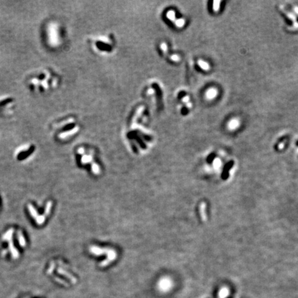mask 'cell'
Segmentation results:
<instances>
[{"label":"cell","mask_w":298,"mask_h":298,"mask_svg":"<svg viewBox=\"0 0 298 298\" xmlns=\"http://www.w3.org/2000/svg\"><path fill=\"white\" fill-rule=\"evenodd\" d=\"M173 286V282L169 278L164 277L162 278L158 283V287L160 291L163 292L168 291V290L170 289V288Z\"/></svg>","instance_id":"1"},{"label":"cell","mask_w":298,"mask_h":298,"mask_svg":"<svg viewBox=\"0 0 298 298\" xmlns=\"http://www.w3.org/2000/svg\"><path fill=\"white\" fill-rule=\"evenodd\" d=\"M239 125H240V122H239V120L237 118H234L229 122L228 128L229 130H233L237 129V128L239 126Z\"/></svg>","instance_id":"2"},{"label":"cell","mask_w":298,"mask_h":298,"mask_svg":"<svg viewBox=\"0 0 298 298\" xmlns=\"http://www.w3.org/2000/svg\"><path fill=\"white\" fill-rule=\"evenodd\" d=\"M279 8H280V9L282 10V11L284 13L287 15V17L293 21V23H295V22L297 21V17H296V15L293 13H292V12H290L289 11H287V10H286L284 6H282V5H280Z\"/></svg>","instance_id":"3"},{"label":"cell","mask_w":298,"mask_h":298,"mask_svg":"<svg viewBox=\"0 0 298 298\" xmlns=\"http://www.w3.org/2000/svg\"><path fill=\"white\" fill-rule=\"evenodd\" d=\"M217 95V90L215 88H211L207 90L206 92V97L208 100H213Z\"/></svg>","instance_id":"4"},{"label":"cell","mask_w":298,"mask_h":298,"mask_svg":"<svg viewBox=\"0 0 298 298\" xmlns=\"http://www.w3.org/2000/svg\"><path fill=\"white\" fill-rule=\"evenodd\" d=\"M230 294V291L227 287H223L219 290L218 296L219 298H226Z\"/></svg>","instance_id":"5"},{"label":"cell","mask_w":298,"mask_h":298,"mask_svg":"<svg viewBox=\"0 0 298 298\" xmlns=\"http://www.w3.org/2000/svg\"><path fill=\"white\" fill-rule=\"evenodd\" d=\"M200 214L202 217V220L205 221L206 220V204L205 203H202L200 206Z\"/></svg>","instance_id":"6"},{"label":"cell","mask_w":298,"mask_h":298,"mask_svg":"<svg viewBox=\"0 0 298 298\" xmlns=\"http://www.w3.org/2000/svg\"><path fill=\"white\" fill-rule=\"evenodd\" d=\"M198 64L199 66H200V68H202L203 70H208L210 69V66H209V64L207 63V62L203 61L202 59L198 60Z\"/></svg>","instance_id":"7"},{"label":"cell","mask_w":298,"mask_h":298,"mask_svg":"<svg viewBox=\"0 0 298 298\" xmlns=\"http://www.w3.org/2000/svg\"><path fill=\"white\" fill-rule=\"evenodd\" d=\"M18 240H19V244L21 246H24L26 245V241L25 239L23 236V234L21 233V231H19L18 232Z\"/></svg>","instance_id":"8"},{"label":"cell","mask_w":298,"mask_h":298,"mask_svg":"<svg viewBox=\"0 0 298 298\" xmlns=\"http://www.w3.org/2000/svg\"><path fill=\"white\" fill-rule=\"evenodd\" d=\"M29 206V211H30V213H31V214L32 216H33L35 219L37 218V217H38V214H37V211L35 210V208H34V207L33 206H32L31 204H29V206Z\"/></svg>","instance_id":"9"},{"label":"cell","mask_w":298,"mask_h":298,"mask_svg":"<svg viewBox=\"0 0 298 298\" xmlns=\"http://www.w3.org/2000/svg\"><path fill=\"white\" fill-rule=\"evenodd\" d=\"M92 160V156L89 155H83L82 158V164H87V163H89L91 162Z\"/></svg>","instance_id":"10"},{"label":"cell","mask_w":298,"mask_h":298,"mask_svg":"<svg viewBox=\"0 0 298 298\" xmlns=\"http://www.w3.org/2000/svg\"><path fill=\"white\" fill-rule=\"evenodd\" d=\"M100 167H99V166L97 164H95V163H93V164H92V173H95V174H99L100 173Z\"/></svg>","instance_id":"11"},{"label":"cell","mask_w":298,"mask_h":298,"mask_svg":"<svg viewBox=\"0 0 298 298\" xmlns=\"http://www.w3.org/2000/svg\"><path fill=\"white\" fill-rule=\"evenodd\" d=\"M36 219V222H37L38 224H42L44 221H45V216L44 215H38V217Z\"/></svg>","instance_id":"12"},{"label":"cell","mask_w":298,"mask_h":298,"mask_svg":"<svg viewBox=\"0 0 298 298\" xmlns=\"http://www.w3.org/2000/svg\"><path fill=\"white\" fill-rule=\"evenodd\" d=\"M167 17L170 20H174L175 18H176V13L173 11H169L166 14Z\"/></svg>","instance_id":"13"},{"label":"cell","mask_w":298,"mask_h":298,"mask_svg":"<svg viewBox=\"0 0 298 298\" xmlns=\"http://www.w3.org/2000/svg\"><path fill=\"white\" fill-rule=\"evenodd\" d=\"M221 160H219V159H218V158L215 159L214 162H213V166H214L215 168H216V169L219 168V167L221 166Z\"/></svg>","instance_id":"14"},{"label":"cell","mask_w":298,"mask_h":298,"mask_svg":"<svg viewBox=\"0 0 298 298\" xmlns=\"http://www.w3.org/2000/svg\"><path fill=\"white\" fill-rule=\"evenodd\" d=\"M221 1H213V10H214L215 12H217L219 11V4H220Z\"/></svg>","instance_id":"15"},{"label":"cell","mask_w":298,"mask_h":298,"mask_svg":"<svg viewBox=\"0 0 298 298\" xmlns=\"http://www.w3.org/2000/svg\"><path fill=\"white\" fill-rule=\"evenodd\" d=\"M185 24V21L184 19H179L176 21V25L178 27H183Z\"/></svg>","instance_id":"16"},{"label":"cell","mask_w":298,"mask_h":298,"mask_svg":"<svg viewBox=\"0 0 298 298\" xmlns=\"http://www.w3.org/2000/svg\"><path fill=\"white\" fill-rule=\"evenodd\" d=\"M51 207H52V202H48L47 205H46V215H48L50 213V212H51Z\"/></svg>","instance_id":"17"},{"label":"cell","mask_w":298,"mask_h":298,"mask_svg":"<svg viewBox=\"0 0 298 298\" xmlns=\"http://www.w3.org/2000/svg\"><path fill=\"white\" fill-rule=\"evenodd\" d=\"M171 59H172L173 61L175 62H178L180 60V57L177 55H173L171 56Z\"/></svg>","instance_id":"18"},{"label":"cell","mask_w":298,"mask_h":298,"mask_svg":"<svg viewBox=\"0 0 298 298\" xmlns=\"http://www.w3.org/2000/svg\"><path fill=\"white\" fill-rule=\"evenodd\" d=\"M161 48H162V50L164 52H166L167 51V46L166 44L165 43H162V44H161Z\"/></svg>","instance_id":"19"},{"label":"cell","mask_w":298,"mask_h":298,"mask_svg":"<svg viewBox=\"0 0 298 298\" xmlns=\"http://www.w3.org/2000/svg\"><path fill=\"white\" fill-rule=\"evenodd\" d=\"M291 28H292V29H298V22L296 21L295 23H293V27Z\"/></svg>","instance_id":"20"},{"label":"cell","mask_w":298,"mask_h":298,"mask_svg":"<svg viewBox=\"0 0 298 298\" xmlns=\"http://www.w3.org/2000/svg\"><path fill=\"white\" fill-rule=\"evenodd\" d=\"M188 100H189V97L188 96H186V97H184V98H183L182 101L184 102H188Z\"/></svg>","instance_id":"21"},{"label":"cell","mask_w":298,"mask_h":298,"mask_svg":"<svg viewBox=\"0 0 298 298\" xmlns=\"http://www.w3.org/2000/svg\"><path fill=\"white\" fill-rule=\"evenodd\" d=\"M77 152H78V153H80V154H84V148H79V149H78V151Z\"/></svg>","instance_id":"22"},{"label":"cell","mask_w":298,"mask_h":298,"mask_svg":"<svg viewBox=\"0 0 298 298\" xmlns=\"http://www.w3.org/2000/svg\"><path fill=\"white\" fill-rule=\"evenodd\" d=\"M284 147V143H280V144H279V146H278V148H279V150H282V149H283Z\"/></svg>","instance_id":"23"},{"label":"cell","mask_w":298,"mask_h":298,"mask_svg":"<svg viewBox=\"0 0 298 298\" xmlns=\"http://www.w3.org/2000/svg\"><path fill=\"white\" fill-rule=\"evenodd\" d=\"M293 9H294V11H295V13L298 15V6H294Z\"/></svg>","instance_id":"24"},{"label":"cell","mask_w":298,"mask_h":298,"mask_svg":"<svg viewBox=\"0 0 298 298\" xmlns=\"http://www.w3.org/2000/svg\"><path fill=\"white\" fill-rule=\"evenodd\" d=\"M153 92H154V90H153V89H151V88H150V89H149V90H148V94L153 93Z\"/></svg>","instance_id":"25"}]
</instances>
